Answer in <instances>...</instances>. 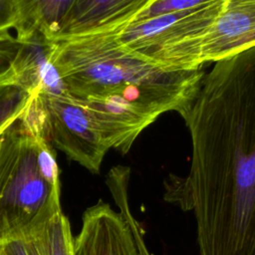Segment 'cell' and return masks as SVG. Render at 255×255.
<instances>
[{
  "label": "cell",
  "instance_id": "cell-10",
  "mask_svg": "<svg viewBox=\"0 0 255 255\" xmlns=\"http://www.w3.org/2000/svg\"><path fill=\"white\" fill-rule=\"evenodd\" d=\"M18 1L19 21L15 38L21 44H31L54 40L77 0Z\"/></svg>",
  "mask_w": 255,
  "mask_h": 255
},
{
  "label": "cell",
  "instance_id": "cell-6",
  "mask_svg": "<svg viewBox=\"0 0 255 255\" xmlns=\"http://www.w3.org/2000/svg\"><path fill=\"white\" fill-rule=\"evenodd\" d=\"M129 177L123 167L109 171L106 182L120 211L102 199L88 207L74 238L75 255H149L128 208Z\"/></svg>",
  "mask_w": 255,
  "mask_h": 255
},
{
  "label": "cell",
  "instance_id": "cell-12",
  "mask_svg": "<svg viewBox=\"0 0 255 255\" xmlns=\"http://www.w3.org/2000/svg\"><path fill=\"white\" fill-rule=\"evenodd\" d=\"M216 1L220 0H154L146 9L139 13L131 23L165 13L195 8Z\"/></svg>",
  "mask_w": 255,
  "mask_h": 255
},
{
  "label": "cell",
  "instance_id": "cell-7",
  "mask_svg": "<svg viewBox=\"0 0 255 255\" xmlns=\"http://www.w3.org/2000/svg\"><path fill=\"white\" fill-rule=\"evenodd\" d=\"M255 47V0H224L204 38L202 63H215Z\"/></svg>",
  "mask_w": 255,
  "mask_h": 255
},
{
  "label": "cell",
  "instance_id": "cell-5",
  "mask_svg": "<svg viewBox=\"0 0 255 255\" xmlns=\"http://www.w3.org/2000/svg\"><path fill=\"white\" fill-rule=\"evenodd\" d=\"M33 108L48 141L92 173H99L110 148L87 104L62 91L40 88Z\"/></svg>",
  "mask_w": 255,
  "mask_h": 255
},
{
  "label": "cell",
  "instance_id": "cell-11",
  "mask_svg": "<svg viewBox=\"0 0 255 255\" xmlns=\"http://www.w3.org/2000/svg\"><path fill=\"white\" fill-rule=\"evenodd\" d=\"M74 238L70 221L61 212L28 241L35 255H75Z\"/></svg>",
  "mask_w": 255,
  "mask_h": 255
},
{
  "label": "cell",
  "instance_id": "cell-8",
  "mask_svg": "<svg viewBox=\"0 0 255 255\" xmlns=\"http://www.w3.org/2000/svg\"><path fill=\"white\" fill-rule=\"evenodd\" d=\"M42 85V70L22 45L0 68V136L28 113Z\"/></svg>",
  "mask_w": 255,
  "mask_h": 255
},
{
  "label": "cell",
  "instance_id": "cell-9",
  "mask_svg": "<svg viewBox=\"0 0 255 255\" xmlns=\"http://www.w3.org/2000/svg\"><path fill=\"white\" fill-rule=\"evenodd\" d=\"M153 1L77 0L60 32L52 41L123 29Z\"/></svg>",
  "mask_w": 255,
  "mask_h": 255
},
{
  "label": "cell",
  "instance_id": "cell-1",
  "mask_svg": "<svg viewBox=\"0 0 255 255\" xmlns=\"http://www.w3.org/2000/svg\"><path fill=\"white\" fill-rule=\"evenodd\" d=\"M49 81L71 96L91 101L110 135L129 149L161 114L182 117L196 96L202 67L166 70L128 51L116 30L41 42Z\"/></svg>",
  "mask_w": 255,
  "mask_h": 255
},
{
  "label": "cell",
  "instance_id": "cell-3",
  "mask_svg": "<svg viewBox=\"0 0 255 255\" xmlns=\"http://www.w3.org/2000/svg\"><path fill=\"white\" fill-rule=\"evenodd\" d=\"M60 170L33 104L0 136V243L29 240L61 207Z\"/></svg>",
  "mask_w": 255,
  "mask_h": 255
},
{
  "label": "cell",
  "instance_id": "cell-13",
  "mask_svg": "<svg viewBox=\"0 0 255 255\" xmlns=\"http://www.w3.org/2000/svg\"><path fill=\"white\" fill-rule=\"evenodd\" d=\"M19 21V1L0 0V40L13 37L10 33L15 30Z\"/></svg>",
  "mask_w": 255,
  "mask_h": 255
},
{
  "label": "cell",
  "instance_id": "cell-2",
  "mask_svg": "<svg viewBox=\"0 0 255 255\" xmlns=\"http://www.w3.org/2000/svg\"><path fill=\"white\" fill-rule=\"evenodd\" d=\"M191 138L187 185L228 215L255 217V47L215 62L182 116Z\"/></svg>",
  "mask_w": 255,
  "mask_h": 255
},
{
  "label": "cell",
  "instance_id": "cell-14",
  "mask_svg": "<svg viewBox=\"0 0 255 255\" xmlns=\"http://www.w3.org/2000/svg\"><path fill=\"white\" fill-rule=\"evenodd\" d=\"M0 255H35L28 240H12L0 243Z\"/></svg>",
  "mask_w": 255,
  "mask_h": 255
},
{
  "label": "cell",
  "instance_id": "cell-15",
  "mask_svg": "<svg viewBox=\"0 0 255 255\" xmlns=\"http://www.w3.org/2000/svg\"><path fill=\"white\" fill-rule=\"evenodd\" d=\"M22 45L23 44L19 43L15 37L0 40V68L12 61Z\"/></svg>",
  "mask_w": 255,
  "mask_h": 255
},
{
  "label": "cell",
  "instance_id": "cell-4",
  "mask_svg": "<svg viewBox=\"0 0 255 255\" xmlns=\"http://www.w3.org/2000/svg\"><path fill=\"white\" fill-rule=\"evenodd\" d=\"M223 1L130 23L116 30L118 39L128 51L160 68H201L202 44Z\"/></svg>",
  "mask_w": 255,
  "mask_h": 255
}]
</instances>
